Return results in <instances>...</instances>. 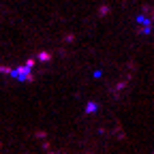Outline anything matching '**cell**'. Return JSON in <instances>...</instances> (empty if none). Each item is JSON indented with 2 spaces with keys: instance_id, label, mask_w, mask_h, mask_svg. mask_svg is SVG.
<instances>
[{
  "instance_id": "3957f363",
  "label": "cell",
  "mask_w": 154,
  "mask_h": 154,
  "mask_svg": "<svg viewBox=\"0 0 154 154\" xmlns=\"http://www.w3.org/2000/svg\"><path fill=\"white\" fill-rule=\"evenodd\" d=\"M94 109H96V105H94V103H90V105H88V113H92Z\"/></svg>"
},
{
  "instance_id": "7a4b0ae2",
  "label": "cell",
  "mask_w": 154,
  "mask_h": 154,
  "mask_svg": "<svg viewBox=\"0 0 154 154\" xmlns=\"http://www.w3.org/2000/svg\"><path fill=\"white\" fill-rule=\"evenodd\" d=\"M49 58H51L49 54H38V60H41V62H47V60H49Z\"/></svg>"
},
{
  "instance_id": "6da1fadb",
  "label": "cell",
  "mask_w": 154,
  "mask_h": 154,
  "mask_svg": "<svg viewBox=\"0 0 154 154\" xmlns=\"http://www.w3.org/2000/svg\"><path fill=\"white\" fill-rule=\"evenodd\" d=\"M32 66H34V58L26 60L22 66H17V69H7V66H0V73L15 77L17 82H32Z\"/></svg>"
}]
</instances>
